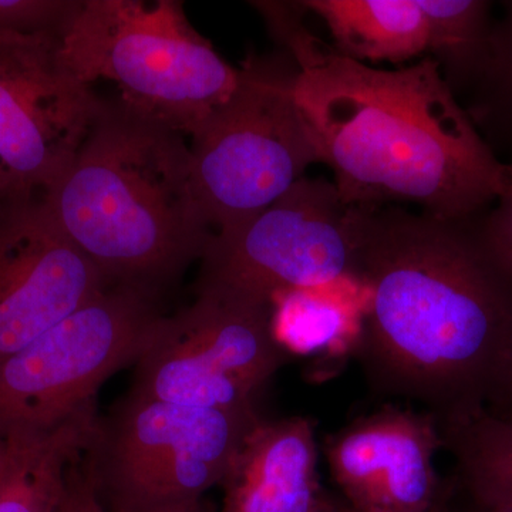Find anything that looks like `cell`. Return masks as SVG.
Masks as SVG:
<instances>
[{
	"instance_id": "1",
	"label": "cell",
	"mask_w": 512,
	"mask_h": 512,
	"mask_svg": "<svg viewBox=\"0 0 512 512\" xmlns=\"http://www.w3.org/2000/svg\"><path fill=\"white\" fill-rule=\"evenodd\" d=\"M483 215L356 207L360 365L375 392L420 404L440 429L494 410L512 375V274Z\"/></svg>"
},
{
	"instance_id": "2",
	"label": "cell",
	"mask_w": 512,
	"mask_h": 512,
	"mask_svg": "<svg viewBox=\"0 0 512 512\" xmlns=\"http://www.w3.org/2000/svg\"><path fill=\"white\" fill-rule=\"evenodd\" d=\"M251 5L295 66L293 96L346 204L409 202L443 220L490 211L505 164L437 62L375 69L313 35L299 2Z\"/></svg>"
},
{
	"instance_id": "3",
	"label": "cell",
	"mask_w": 512,
	"mask_h": 512,
	"mask_svg": "<svg viewBox=\"0 0 512 512\" xmlns=\"http://www.w3.org/2000/svg\"><path fill=\"white\" fill-rule=\"evenodd\" d=\"M42 201L107 284L157 299L200 261L214 234L185 137L109 101Z\"/></svg>"
},
{
	"instance_id": "4",
	"label": "cell",
	"mask_w": 512,
	"mask_h": 512,
	"mask_svg": "<svg viewBox=\"0 0 512 512\" xmlns=\"http://www.w3.org/2000/svg\"><path fill=\"white\" fill-rule=\"evenodd\" d=\"M59 55L86 86L111 84L117 99L109 103L190 138L242 80L178 0H83Z\"/></svg>"
},
{
	"instance_id": "5",
	"label": "cell",
	"mask_w": 512,
	"mask_h": 512,
	"mask_svg": "<svg viewBox=\"0 0 512 512\" xmlns=\"http://www.w3.org/2000/svg\"><path fill=\"white\" fill-rule=\"evenodd\" d=\"M261 420L127 392L94 421L83 466L106 512H151L201 500L222 484Z\"/></svg>"
},
{
	"instance_id": "6",
	"label": "cell",
	"mask_w": 512,
	"mask_h": 512,
	"mask_svg": "<svg viewBox=\"0 0 512 512\" xmlns=\"http://www.w3.org/2000/svg\"><path fill=\"white\" fill-rule=\"evenodd\" d=\"M237 93L191 137L195 194L214 231L284 197L322 164L295 96V66L249 57Z\"/></svg>"
},
{
	"instance_id": "7",
	"label": "cell",
	"mask_w": 512,
	"mask_h": 512,
	"mask_svg": "<svg viewBox=\"0 0 512 512\" xmlns=\"http://www.w3.org/2000/svg\"><path fill=\"white\" fill-rule=\"evenodd\" d=\"M160 299L107 286L0 360V436L47 431L96 404L101 384L146 349Z\"/></svg>"
},
{
	"instance_id": "8",
	"label": "cell",
	"mask_w": 512,
	"mask_h": 512,
	"mask_svg": "<svg viewBox=\"0 0 512 512\" xmlns=\"http://www.w3.org/2000/svg\"><path fill=\"white\" fill-rule=\"evenodd\" d=\"M286 360L272 333L271 306L195 291L191 305L157 320L128 392L259 417L258 396Z\"/></svg>"
},
{
	"instance_id": "9",
	"label": "cell",
	"mask_w": 512,
	"mask_h": 512,
	"mask_svg": "<svg viewBox=\"0 0 512 512\" xmlns=\"http://www.w3.org/2000/svg\"><path fill=\"white\" fill-rule=\"evenodd\" d=\"M356 264L355 205L335 183L305 177L265 210L214 231L195 291L271 306L282 292L357 282Z\"/></svg>"
},
{
	"instance_id": "10",
	"label": "cell",
	"mask_w": 512,
	"mask_h": 512,
	"mask_svg": "<svg viewBox=\"0 0 512 512\" xmlns=\"http://www.w3.org/2000/svg\"><path fill=\"white\" fill-rule=\"evenodd\" d=\"M60 40L0 35V202L42 198L106 107L64 66Z\"/></svg>"
},
{
	"instance_id": "11",
	"label": "cell",
	"mask_w": 512,
	"mask_h": 512,
	"mask_svg": "<svg viewBox=\"0 0 512 512\" xmlns=\"http://www.w3.org/2000/svg\"><path fill=\"white\" fill-rule=\"evenodd\" d=\"M110 286L42 198L0 202V360Z\"/></svg>"
},
{
	"instance_id": "12",
	"label": "cell",
	"mask_w": 512,
	"mask_h": 512,
	"mask_svg": "<svg viewBox=\"0 0 512 512\" xmlns=\"http://www.w3.org/2000/svg\"><path fill=\"white\" fill-rule=\"evenodd\" d=\"M443 447L431 414L387 406L330 436L325 454L350 512H433L444 493Z\"/></svg>"
},
{
	"instance_id": "13",
	"label": "cell",
	"mask_w": 512,
	"mask_h": 512,
	"mask_svg": "<svg viewBox=\"0 0 512 512\" xmlns=\"http://www.w3.org/2000/svg\"><path fill=\"white\" fill-rule=\"evenodd\" d=\"M221 485L224 512H329L320 494L315 424L306 417L262 419Z\"/></svg>"
},
{
	"instance_id": "14",
	"label": "cell",
	"mask_w": 512,
	"mask_h": 512,
	"mask_svg": "<svg viewBox=\"0 0 512 512\" xmlns=\"http://www.w3.org/2000/svg\"><path fill=\"white\" fill-rule=\"evenodd\" d=\"M97 416L93 404L55 429L5 436L0 512H60L67 473L83 453Z\"/></svg>"
},
{
	"instance_id": "15",
	"label": "cell",
	"mask_w": 512,
	"mask_h": 512,
	"mask_svg": "<svg viewBox=\"0 0 512 512\" xmlns=\"http://www.w3.org/2000/svg\"><path fill=\"white\" fill-rule=\"evenodd\" d=\"M328 26L333 47L357 62L404 64L426 55L429 28L417 0H303Z\"/></svg>"
},
{
	"instance_id": "16",
	"label": "cell",
	"mask_w": 512,
	"mask_h": 512,
	"mask_svg": "<svg viewBox=\"0 0 512 512\" xmlns=\"http://www.w3.org/2000/svg\"><path fill=\"white\" fill-rule=\"evenodd\" d=\"M429 28V57L437 62L454 93L473 86L493 33L491 2L417 0Z\"/></svg>"
},
{
	"instance_id": "17",
	"label": "cell",
	"mask_w": 512,
	"mask_h": 512,
	"mask_svg": "<svg viewBox=\"0 0 512 512\" xmlns=\"http://www.w3.org/2000/svg\"><path fill=\"white\" fill-rule=\"evenodd\" d=\"M332 288L298 289L272 299V333L286 352H323L345 342L353 328L360 330L348 303L330 296Z\"/></svg>"
},
{
	"instance_id": "18",
	"label": "cell",
	"mask_w": 512,
	"mask_h": 512,
	"mask_svg": "<svg viewBox=\"0 0 512 512\" xmlns=\"http://www.w3.org/2000/svg\"><path fill=\"white\" fill-rule=\"evenodd\" d=\"M503 19L494 20L487 56L474 80L477 96L468 111L474 124L512 136V2Z\"/></svg>"
},
{
	"instance_id": "19",
	"label": "cell",
	"mask_w": 512,
	"mask_h": 512,
	"mask_svg": "<svg viewBox=\"0 0 512 512\" xmlns=\"http://www.w3.org/2000/svg\"><path fill=\"white\" fill-rule=\"evenodd\" d=\"M444 448L457 460L484 468L512 484V417L483 412L441 429Z\"/></svg>"
},
{
	"instance_id": "20",
	"label": "cell",
	"mask_w": 512,
	"mask_h": 512,
	"mask_svg": "<svg viewBox=\"0 0 512 512\" xmlns=\"http://www.w3.org/2000/svg\"><path fill=\"white\" fill-rule=\"evenodd\" d=\"M444 480V512H512V484L484 468L454 458Z\"/></svg>"
},
{
	"instance_id": "21",
	"label": "cell",
	"mask_w": 512,
	"mask_h": 512,
	"mask_svg": "<svg viewBox=\"0 0 512 512\" xmlns=\"http://www.w3.org/2000/svg\"><path fill=\"white\" fill-rule=\"evenodd\" d=\"M83 0H0V35L62 39Z\"/></svg>"
},
{
	"instance_id": "22",
	"label": "cell",
	"mask_w": 512,
	"mask_h": 512,
	"mask_svg": "<svg viewBox=\"0 0 512 512\" xmlns=\"http://www.w3.org/2000/svg\"><path fill=\"white\" fill-rule=\"evenodd\" d=\"M481 231L495 258L512 274V163L505 164L503 191L481 217Z\"/></svg>"
},
{
	"instance_id": "23",
	"label": "cell",
	"mask_w": 512,
	"mask_h": 512,
	"mask_svg": "<svg viewBox=\"0 0 512 512\" xmlns=\"http://www.w3.org/2000/svg\"><path fill=\"white\" fill-rule=\"evenodd\" d=\"M82 456L83 453L73 461L67 473L60 512H106L87 476Z\"/></svg>"
},
{
	"instance_id": "24",
	"label": "cell",
	"mask_w": 512,
	"mask_h": 512,
	"mask_svg": "<svg viewBox=\"0 0 512 512\" xmlns=\"http://www.w3.org/2000/svg\"><path fill=\"white\" fill-rule=\"evenodd\" d=\"M151 512H211V510L201 498V500L187 501V503L168 505V507Z\"/></svg>"
},
{
	"instance_id": "25",
	"label": "cell",
	"mask_w": 512,
	"mask_h": 512,
	"mask_svg": "<svg viewBox=\"0 0 512 512\" xmlns=\"http://www.w3.org/2000/svg\"><path fill=\"white\" fill-rule=\"evenodd\" d=\"M491 412L512 417V375L510 382H508L507 389H505L503 394V399H501V402L498 403V406L495 407L494 410H491Z\"/></svg>"
},
{
	"instance_id": "26",
	"label": "cell",
	"mask_w": 512,
	"mask_h": 512,
	"mask_svg": "<svg viewBox=\"0 0 512 512\" xmlns=\"http://www.w3.org/2000/svg\"><path fill=\"white\" fill-rule=\"evenodd\" d=\"M6 439L0 436V468H2L3 460H5Z\"/></svg>"
},
{
	"instance_id": "27",
	"label": "cell",
	"mask_w": 512,
	"mask_h": 512,
	"mask_svg": "<svg viewBox=\"0 0 512 512\" xmlns=\"http://www.w3.org/2000/svg\"><path fill=\"white\" fill-rule=\"evenodd\" d=\"M433 512H444V508H443V497H441L440 504H439V505H437L436 510H434Z\"/></svg>"
}]
</instances>
